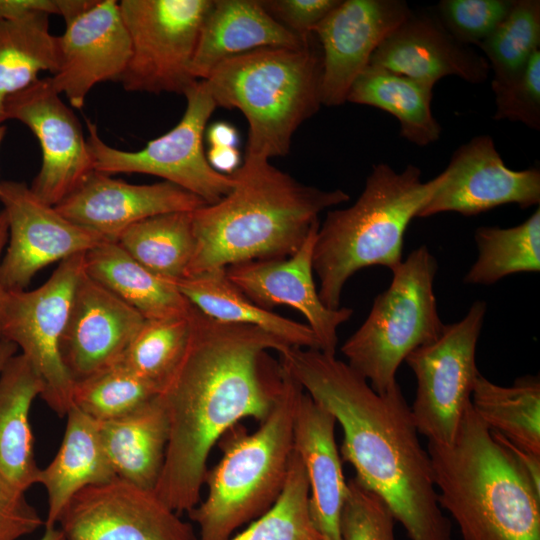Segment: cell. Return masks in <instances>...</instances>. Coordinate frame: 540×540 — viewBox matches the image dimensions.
Segmentation results:
<instances>
[{
    "mask_svg": "<svg viewBox=\"0 0 540 540\" xmlns=\"http://www.w3.org/2000/svg\"><path fill=\"white\" fill-rule=\"evenodd\" d=\"M184 354L157 394L169 439L156 495L178 514L200 502L207 461L218 440L241 419L263 421L277 397L260 360L292 348L263 329L216 320L193 306Z\"/></svg>",
    "mask_w": 540,
    "mask_h": 540,
    "instance_id": "1",
    "label": "cell"
},
{
    "mask_svg": "<svg viewBox=\"0 0 540 540\" xmlns=\"http://www.w3.org/2000/svg\"><path fill=\"white\" fill-rule=\"evenodd\" d=\"M279 355L301 388L340 425L342 461L384 500L409 539L452 540L429 453L400 385L379 394L346 362L318 349L292 347Z\"/></svg>",
    "mask_w": 540,
    "mask_h": 540,
    "instance_id": "2",
    "label": "cell"
},
{
    "mask_svg": "<svg viewBox=\"0 0 540 540\" xmlns=\"http://www.w3.org/2000/svg\"><path fill=\"white\" fill-rule=\"evenodd\" d=\"M232 174L226 196L191 212L195 250L185 277L288 257L320 224L321 212L350 199L341 189L303 184L265 159L245 157Z\"/></svg>",
    "mask_w": 540,
    "mask_h": 540,
    "instance_id": "3",
    "label": "cell"
},
{
    "mask_svg": "<svg viewBox=\"0 0 540 540\" xmlns=\"http://www.w3.org/2000/svg\"><path fill=\"white\" fill-rule=\"evenodd\" d=\"M438 502L461 540H540V490L466 406L450 444L428 441Z\"/></svg>",
    "mask_w": 540,
    "mask_h": 540,
    "instance_id": "4",
    "label": "cell"
},
{
    "mask_svg": "<svg viewBox=\"0 0 540 540\" xmlns=\"http://www.w3.org/2000/svg\"><path fill=\"white\" fill-rule=\"evenodd\" d=\"M443 177L441 172L423 182L415 165L397 172L379 163L354 204L327 212L313 250L318 294L326 307H340L344 286L357 271L379 265L392 272L402 263L405 231Z\"/></svg>",
    "mask_w": 540,
    "mask_h": 540,
    "instance_id": "5",
    "label": "cell"
},
{
    "mask_svg": "<svg viewBox=\"0 0 540 540\" xmlns=\"http://www.w3.org/2000/svg\"><path fill=\"white\" fill-rule=\"evenodd\" d=\"M312 44L252 50L221 62L204 80L217 107L246 118L245 157L287 155L296 130L322 105V54Z\"/></svg>",
    "mask_w": 540,
    "mask_h": 540,
    "instance_id": "6",
    "label": "cell"
},
{
    "mask_svg": "<svg viewBox=\"0 0 540 540\" xmlns=\"http://www.w3.org/2000/svg\"><path fill=\"white\" fill-rule=\"evenodd\" d=\"M275 404L259 428L234 427L219 462L207 470L206 498L188 512L197 540H227L265 513L280 496L294 452V421L301 386L280 363Z\"/></svg>",
    "mask_w": 540,
    "mask_h": 540,
    "instance_id": "7",
    "label": "cell"
},
{
    "mask_svg": "<svg viewBox=\"0 0 540 540\" xmlns=\"http://www.w3.org/2000/svg\"><path fill=\"white\" fill-rule=\"evenodd\" d=\"M438 262L426 245L392 271L361 326L341 346L347 364L379 393L388 391L407 355L442 333L434 280Z\"/></svg>",
    "mask_w": 540,
    "mask_h": 540,
    "instance_id": "8",
    "label": "cell"
},
{
    "mask_svg": "<svg viewBox=\"0 0 540 540\" xmlns=\"http://www.w3.org/2000/svg\"><path fill=\"white\" fill-rule=\"evenodd\" d=\"M186 109L170 131L138 151H125L105 143L97 126L87 121L88 149L95 171L108 175L140 173L157 176L214 204L235 185L233 174H223L209 164L203 146L207 123L217 108L204 80L194 82L184 94Z\"/></svg>",
    "mask_w": 540,
    "mask_h": 540,
    "instance_id": "9",
    "label": "cell"
},
{
    "mask_svg": "<svg viewBox=\"0 0 540 540\" xmlns=\"http://www.w3.org/2000/svg\"><path fill=\"white\" fill-rule=\"evenodd\" d=\"M213 0H122L131 55L119 80L129 92L185 94L196 81L192 62Z\"/></svg>",
    "mask_w": 540,
    "mask_h": 540,
    "instance_id": "10",
    "label": "cell"
},
{
    "mask_svg": "<svg viewBox=\"0 0 540 540\" xmlns=\"http://www.w3.org/2000/svg\"><path fill=\"white\" fill-rule=\"evenodd\" d=\"M84 256L80 253L59 262L36 289L7 292L0 318V339L20 348L43 383L41 398L60 417L73 406L74 381L63 363L60 344Z\"/></svg>",
    "mask_w": 540,
    "mask_h": 540,
    "instance_id": "11",
    "label": "cell"
},
{
    "mask_svg": "<svg viewBox=\"0 0 540 540\" xmlns=\"http://www.w3.org/2000/svg\"><path fill=\"white\" fill-rule=\"evenodd\" d=\"M486 311V303L476 300L461 320L444 324L435 341L404 360L416 378L412 419L428 441L450 444L455 438L480 374L475 356Z\"/></svg>",
    "mask_w": 540,
    "mask_h": 540,
    "instance_id": "12",
    "label": "cell"
},
{
    "mask_svg": "<svg viewBox=\"0 0 540 540\" xmlns=\"http://www.w3.org/2000/svg\"><path fill=\"white\" fill-rule=\"evenodd\" d=\"M56 526L66 540H197L154 490L118 477L76 494Z\"/></svg>",
    "mask_w": 540,
    "mask_h": 540,
    "instance_id": "13",
    "label": "cell"
},
{
    "mask_svg": "<svg viewBox=\"0 0 540 540\" xmlns=\"http://www.w3.org/2000/svg\"><path fill=\"white\" fill-rule=\"evenodd\" d=\"M0 202L8 223L1 264L7 292L26 290L42 268L107 242L43 202L24 182L0 181Z\"/></svg>",
    "mask_w": 540,
    "mask_h": 540,
    "instance_id": "14",
    "label": "cell"
},
{
    "mask_svg": "<svg viewBox=\"0 0 540 540\" xmlns=\"http://www.w3.org/2000/svg\"><path fill=\"white\" fill-rule=\"evenodd\" d=\"M4 119L23 123L40 144L41 168L30 189L43 202L56 206L94 171L80 121L50 78H39L9 96Z\"/></svg>",
    "mask_w": 540,
    "mask_h": 540,
    "instance_id": "15",
    "label": "cell"
},
{
    "mask_svg": "<svg viewBox=\"0 0 540 540\" xmlns=\"http://www.w3.org/2000/svg\"><path fill=\"white\" fill-rule=\"evenodd\" d=\"M443 174L417 218L443 212L473 216L506 204L528 208L540 203L539 169L508 168L489 135L458 147Z\"/></svg>",
    "mask_w": 540,
    "mask_h": 540,
    "instance_id": "16",
    "label": "cell"
},
{
    "mask_svg": "<svg viewBox=\"0 0 540 540\" xmlns=\"http://www.w3.org/2000/svg\"><path fill=\"white\" fill-rule=\"evenodd\" d=\"M411 12L402 0H340L313 30L322 54V105L347 101L374 51Z\"/></svg>",
    "mask_w": 540,
    "mask_h": 540,
    "instance_id": "17",
    "label": "cell"
},
{
    "mask_svg": "<svg viewBox=\"0 0 540 540\" xmlns=\"http://www.w3.org/2000/svg\"><path fill=\"white\" fill-rule=\"evenodd\" d=\"M320 225V224H319ZM319 225L292 255L251 260L225 268L229 280L258 306L271 310L288 305L299 311L313 331L319 350L336 356L338 328L353 315V309L326 307L313 277V250Z\"/></svg>",
    "mask_w": 540,
    "mask_h": 540,
    "instance_id": "18",
    "label": "cell"
},
{
    "mask_svg": "<svg viewBox=\"0 0 540 540\" xmlns=\"http://www.w3.org/2000/svg\"><path fill=\"white\" fill-rule=\"evenodd\" d=\"M65 24L64 33L57 36L58 70L49 78L72 107L81 109L96 84L119 82L130 59L131 44L115 0H97Z\"/></svg>",
    "mask_w": 540,
    "mask_h": 540,
    "instance_id": "19",
    "label": "cell"
},
{
    "mask_svg": "<svg viewBox=\"0 0 540 540\" xmlns=\"http://www.w3.org/2000/svg\"><path fill=\"white\" fill-rule=\"evenodd\" d=\"M144 321L139 312L83 270L60 344L73 381L117 363Z\"/></svg>",
    "mask_w": 540,
    "mask_h": 540,
    "instance_id": "20",
    "label": "cell"
},
{
    "mask_svg": "<svg viewBox=\"0 0 540 540\" xmlns=\"http://www.w3.org/2000/svg\"><path fill=\"white\" fill-rule=\"evenodd\" d=\"M204 205L201 198L168 181L130 184L94 170L55 208L75 224L116 242L124 230L141 220L192 212Z\"/></svg>",
    "mask_w": 540,
    "mask_h": 540,
    "instance_id": "21",
    "label": "cell"
},
{
    "mask_svg": "<svg viewBox=\"0 0 540 540\" xmlns=\"http://www.w3.org/2000/svg\"><path fill=\"white\" fill-rule=\"evenodd\" d=\"M368 66L432 87L447 76L480 84L491 70L485 57L458 41L436 13L414 11L377 47Z\"/></svg>",
    "mask_w": 540,
    "mask_h": 540,
    "instance_id": "22",
    "label": "cell"
},
{
    "mask_svg": "<svg viewBox=\"0 0 540 540\" xmlns=\"http://www.w3.org/2000/svg\"><path fill=\"white\" fill-rule=\"evenodd\" d=\"M335 425L333 415L302 390L295 412L294 448L307 473L310 513L321 540H343L341 515L348 487Z\"/></svg>",
    "mask_w": 540,
    "mask_h": 540,
    "instance_id": "23",
    "label": "cell"
},
{
    "mask_svg": "<svg viewBox=\"0 0 540 540\" xmlns=\"http://www.w3.org/2000/svg\"><path fill=\"white\" fill-rule=\"evenodd\" d=\"M291 33L260 0H213L198 37L191 73L205 80L221 62L266 47L299 48L310 43Z\"/></svg>",
    "mask_w": 540,
    "mask_h": 540,
    "instance_id": "24",
    "label": "cell"
},
{
    "mask_svg": "<svg viewBox=\"0 0 540 540\" xmlns=\"http://www.w3.org/2000/svg\"><path fill=\"white\" fill-rule=\"evenodd\" d=\"M115 477L98 422L72 406L66 414L59 449L50 463L40 468L37 477L48 499L44 527H55L64 508L80 491Z\"/></svg>",
    "mask_w": 540,
    "mask_h": 540,
    "instance_id": "25",
    "label": "cell"
},
{
    "mask_svg": "<svg viewBox=\"0 0 540 540\" xmlns=\"http://www.w3.org/2000/svg\"><path fill=\"white\" fill-rule=\"evenodd\" d=\"M43 389L40 377L22 354L10 357L0 372V476L24 492L37 484L40 470L30 411Z\"/></svg>",
    "mask_w": 540,
    "mask_h": 540,
    "instance_id": "26",
    "label": "cell"
},
{
    "mask_svg": "<svg viewBox=\"0 0 540 540\" xmlns=\"http://www.w3.org/2000/svg\"><path fill=\"white\" fill-rule=\"evenodd\" d=\"M98 427L116 477L154 490L169 439L167 416L158 396L119 418L98 422Z\"/></svg>",
    "mask_w": 540,
    "mask_h": 540,
    "instance_id": "27",
    "label": "cell"
},
{
    "mask_svg": "<svg viewBox=\"0 0 540 540\" xmlns=\"http://www.w3.org/2000/svg\"><path fill=\"white\" fill-rule=\"evenodd\" d=\"M84 272L146 320L185 316L193 307L174 282L148 270L116 242L86 252Z\"/></svg>",
    "mask_w": 540,
    "mask_h": 540,
    "instance_id": "28",
    "label": "cell"
},
{
    "mask_svg": "<svg viewBox=\"0 0 540 540\" xmlns=\"http://www.w3.org/2000/svg\"><path fill=\"white\" fill-rule=\"evenodd\" d=\"M175 285L194 307L211 318L257 326L291 347L319 350L318 341L307 324L255 304L229 280L225 268L182 278Z\"/></svg>",
    "mask_w": 540,
    "mask_h": 540,
    "instance_id": "29",
    "label": "cell"
},
{
    "mask_svg": "<svg viewBox=\"0 0 540 540\" xmlns=\"http://www.w3.org/2000/svg\"><path fill=\"white\" fill-rule=\"evenodd\" d=\"M433 87L385 69L367 66L353 83L347 101L392 114L400 135L426 146L440 138L442 128L431 110Z\"/></svg>",
    "mask_w": 540,
    "mask_h": 540,
    "instance_id": "30",
    "label": "cell"
},
{
    "mask_svg": "<svg viewBox=\"0 0 540 540\" xmlns=\"http://www.w3.org/2000/svg\"><path fill=\"white\" fill-rule=\"evenodd\" d=\"M470 400L474 412L489 430L540 455L539 376L524 375L511 386H501L479 374Z\"/></svg>",
    "mask_w": 540,
    "mask_h": 540,
    "instance_id": "31",
    "label": "cell"
},
{
    "mask_svg": "<svg viewBox=\"0 0 540 540\" xmlns=\"http://www.w3.org/2000/svg\"><path fill=\"white\" fill-rule=\"evenodd\" d=\"M58 65L57 36L49 31V14L0 21V124L5 122L6 99L38 80L40 72L54 75Z\"/></svg>",
    "mask_w": 540,
    "mask_h": 540,
    "instance_id": "32",
    "label": "cell"
},
{
    "mask_svg": "<svg viewBox=\"0 0 540 540\" xmlns=\"http://www.w3.org/2000/svg\"><path fill=\"white\" fill-rule=\"evenodd\" d=\"M116 243L156 275L176 282L185 277L195 250L191 212H172L141 220Z\"/></svg>",
    "mask_w": 540,
    "mask_h": 540,
    "instance_id": "33",
    "label": "cell"
},
{
    "mask_svg": "<svg viewBox=\"0 0 540 540\" xmlns=\"http://www.w3.org/2000/svg\"><path fill=\"white\" fill-rule=\"evenodd\" d=\"M474 238L478 256L465 274L464 283L492 285L511 274L540 271L539 207L514 227H478Z\"/></svg>",
    "mask_w": 540,
    "mask_h": 540,
    "instance_id": "34",
    "label": "cell"
},
{
    "mask_svg": "<svg viewBox=\"0 0 540 540\" xmlns=\"http://www.w3.org/2000/svg\"><path fill=\"white\" fill-rule=\"evenodd\" d=\"M191 311L185 316L145 319L118 362L160 391L186 349Z\"/></svg>",
    "mask_w": 540,
    "mask_h": 540,
    "instance_id": "35",
    "label": "cell"
},
{
    "mask_svg": "<svg viewBox=\"0 0 540 540\" xmlns=\"http://www.w3.org/2000/svg\"><path fill=\"white\" fill-rule=\"evenodd\" d=\"M227 540H321L310 513L307 473L295 448L276 502Z\"/></svg>",
    "mask_w": 540,
    "mask_h": 540,
    "instance_id": "36",
    "label": "cell"
},
{
    "mask_svg": "<svg viewBox=\"0 0 540 540\" xmlns=\"http://www.w3.org/2000/svg\"><path fill=\"white\" fill-rule=\"evenodd\" d=\"M158 389L117 362L74 382L73 406L96 422L119 418L158 394Z\"/></svg>",
    "mask_w": 540,
    "mask_h": 540,
    "instance_id": "37",
    "label": "cell"
},
{
    "mask_svg": "<svg viewBox=\"0 0 540 540\" xmlns=\"http://www.w3.org/2000/svg\"><path fill=\"white\" fill-rule=\"evenodd\" d=\"M478 47L493 79L518 72L540 50V1L515 0L506 18Z\"/></svg>",
    "mask_w": 540,
    "mask_h": 540,
    "instance_id": "38",
    "label": "cell"
},
{
    "mask_svg": "<svg viewBox=\"0 0 540 540\" xmlns=\"http://www.w3.org/2000/svg\"><path fill=\"white\" fill-rule=\"evenodd\" d=\"M495 99V120L520 122L540 129V50L516 73L492 79Z\"/></svg>",
    "mask_w": 540,
    "mask_h": 540,
    "instance_id": "39",
    "label": "cell"
},
{
    "mask_svg": "<svg viewBox=\"0 0 540 540\" xmlns=\"http://www.w3.org/2000/svg\"><path fill=\"white\" fill-rule=\"evenodd\" d=\"M341 515L343 540H396V520L384 500L354 476L347 480Z\"/></svg>",
    "mask_w": 540,
    "mask_h": 540,
    "instance_id": "40",
    "label": "cell"
},
{
    "mask_svg": "<svg viewBox=\"0 0 540 540\" xmlns=\"http://www.w3.org/2000/svg\"><path fill=\"white\" fill-rule=\"evenodd\" d=\"M515 0H442L436 15L461 43L479 46L506 18Z\"/></svg>",
    "mask_w": 540,
    "mask_h": 540,
    "instance_id": "41",
    "label": "cell"
},
{
    "mask_svg": "<svg viewBox=\"0 0 540 540\" xmlns=\"http://www.w3.org/2000/svg\"><path fill=\"white\" fill-rule=\"evenodd\" d=\"M267 12L304 41L312 39L314 28L340 0H260Z\"/></svg>",
    "mask_w": 540,
    "mask_h": 540,
    "instance_id": "42",
    "label": "cell"
},
{
    "mask_svg": "<svg viewBox=\"0 0 540 540\" xmlns=\"http://www.w3.org/2000/svg\"><path fill=\"white\" fill-rule=\"evenodd\" d=\"M45 525L25 492L0 476V540H19Z\"/></svg>",
    "mask_w": 540,
    "mask_h": 540,
    "instance_id": "43",
    "label": "cell"
},
{
    "mask_svg": "<svg viewBox=\"0 0 540 540\" xmlns=\"http://www.w3.org/2000/svg\"><path fill=\"white\" fill-rule=\"evenodd\" d=\"M62 0H0V21L43 12L61 15Z\"/></svg>",
    "mask_w": 540,
    "mask_h": 540,
    "instance_id": "44",
    "label": "cell"
},
{
    "mask_svg": "<svg viewBox=\"0 0 540 540\" xmlns=\"http://www.w3.org/2000/svg\"><path fill=\"white\" fill-rule=\"evenodd\" d=\"M490 432L494 439L502 444L511 453L520 467L527 474L533 485L540 490V455L515 446L496 432L491 430Z\"/></svg>",
    "mask_w": 540,
    "mask_h": 540,
    "instance_id": "45",
    "label": "cell"
},
{
    "mask_svg": "<svg viewBox=\"0 0 540 540\" xmlns=\"http://www.w3.org/2000/svg\"><path fill=\"white\" fill-rule=\"evenodd\" d=\"M206 157L212 168L223 174L230 175L241 165L237 147L210 146Z\"/></svg>",
    "mask_w": 540,
    "mask_h": 540,
    "instance_id": "46",
    "label": "cell"
},
{
    "mask_svg": "<svg viewBox=\"0 0 540 540\" xmlns=\"http://www.w3.org/2000/svg\"><path fill=\"white\" fill-rule=\"evenodd\" d=\"M206 138L210 146L236 147L239 133L232 124L219 121L206 128Z\"/></svg>",
    "mask_w": 540,
    "mask_h": 540,
    "instance_id": "47",
    "label": "cell"
},
{
    "mask_svg": "<svg viewBox=\"0 0 540 540\" xmlns=\"http://www.w3.org/2000/svg\"><path fill=\"white\" fill-rule=\"evenodd\" d=\"M8 241V223L6 214L3 210L0 211V318L5 303L7 291L5 290L1 279V264L4 251Z\"/></svg>",
    "mask_w": 540,
    "mask_h": 540,
    "instance_id": "48",
    "label": "cell"
},
{
    "mask_svg": "<svg viewBox=\"0 0 540 540\" xmlns=\"http://www.w3.org/2000/svg\"><path fill=\"white\" fill-rule=\"evenodd\" d=\"M16 347L5 340H0V372L10 357L16 352Z\"/></svg>",
    "mask_w": 540,
    "mask_h": 540,
    "instance_id": "49",
    "label": "cell"
},
{
    "mask_svg": "<svg viewBox=\"0 0 540 540\" xmlns=\"http://www.w3.org/2000/svg\"><path fill=\"white\" fill-rule=\"evenodd\" d=\"M38 540H66L60 529L55 527H44V532Z\"/></svg>",
    "mask_w": 540,
    "mask_h": 540,
    "instance_id": "50",
    "label": "cell"
},
{
    "mask_svg": "<svg viewBox=\"0 0 540 540\" xmlns=\"http://www.w3.org/2000/svg\"><path fill=\"white\" fill-rule=\"evenodd\" d=\"M5 134H6V126L4 124H0V146L3 142Z\"/></svg>",
    "mask_w": 540,
    "mask_h": 540,
    "instance_id": "51",
    "label": "cell"
}]
</instances>
